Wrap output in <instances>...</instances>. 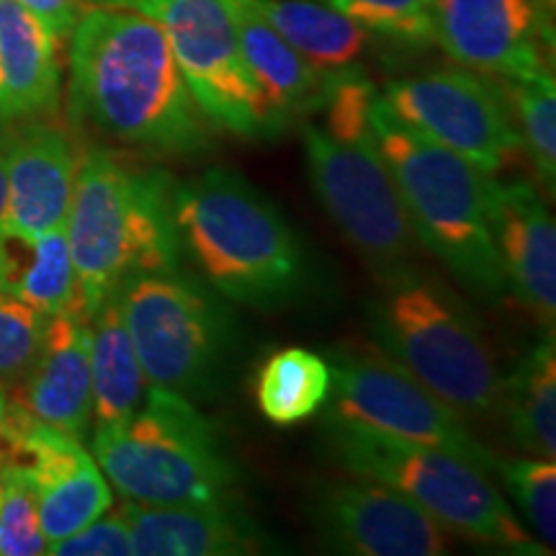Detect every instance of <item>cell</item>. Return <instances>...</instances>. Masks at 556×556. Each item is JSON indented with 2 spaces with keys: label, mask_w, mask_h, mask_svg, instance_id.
<instances>
[{
  "label": "cell",
  "mask_w": 556,
  "mask_h": 556,
  "mask_svg": "<svg viewBox=\"0 0 556 556\" xmlns=\"http://www.w3.org/2000/svg\"><path fill=\"white\" fill-rule=\"evenodd\" d=\"M70 122L155 155L193 157L212 144L155 21L116 5L83 9L70 34Z\"/></svg>",
  "instance_id": "6da1fadb"
},
{
  "label": "cell",
  "mask_w": 556,
  "mask_h": 556,
  "mask_svg": "<svg viewBox=\"0 0 556 556\" xmlns=\"http://www.w3.org/2000/svg\"><path fill=\"white\" fill-rule=\"evenodd\" d=\"M377 96L358 67L332 75L325 124H304L302 139L319 204L368 270L392 287L417 276V238L368 122Z\"/></svg>",
  "instance_id": "7a4b0ae2"
},
{
  "label": "cell",
  "mask_w": 556,
  "mask_h": 556,
  "mask_svg": "<svg viewBox=\"0 0 556 556\" xmlns=\"http://www.w3.org/2000/svg\"><path fill=\"white\" fill-rule=\"evenodd\" d=\"M173 191L168 170L135 168L109 148L83 152L65 235L88 319L129 276L180 266Z\"/></svg>",
  "instance_id": "3957f363"
},
{
  "label": "cell",
  "mask_w": 556,
  "mask_h": 556,
  "mask_svg": "<svg viewBox=\"0 0 556 556\" xmlns=\"http://www.w3.org/2000/svg\"><path fill=\"white\" fill-rule=\"evenodd\" d=\"M180 250L219 294L253 309L294 302L307 261L294 229L238 170L208 168L173 191Z\"/></svg>",
  "instance_id": "277c9868"
},
{
  "label": "cell",
  "mask_w": 556,
  "mask_h": 556,
  "mask_svg": "<svg viewBox=\"0 0 556 556\" xmlns=\"http://www.w3.org/2000/svg\"><path fill=\"white\" fill-rule=\"evenodd\" d=\"M368 122L417 242L446 263L467 289L500 302L507 283L486 217L492 176L407 127L381 96L374 99Z\"/></svg>",
  "instance_id": "5b68a950"
},
{
  "label": "cell",
  "mask_w": 556,
  "mask_h": 556,
  "mask_svg": "<svg viewBox=\"0 0 556 556\" xmlns=\"http://www.w3.org/2000/svg\"><path fill=\"white\" fill-rule=\"evenodd\" d=\"M93 458L135 505L219 503L240 490V469L217 426L189 397L155 384L135 415L96 428Z\"/></svg>",
  "instance_id": "8992f818"
},
{
  "label": "cell",
  "mask_w": 556,
  "mask_h": 556,
  "mask_svg": "<svg viewBox=\"0 0 556 556\" xmlns=\"http://www.w3.org/2000/svg\"><path fill=\"white\" fill-rule=\"evenodd\" d=\"M325 448L348 475L392 486L443 531L513 554H544L484 469L448 451L325 420Z\"/></svg>",
  "instance_id": "52a82bcc"
},
{
  "label": "cell",
  "mask_w": 556,
  "mask_h": 556,
  "mask_svg": "<svg viewBox=\"0 0 556 556\" xmlns=\"http://www.w3.org/2000/svg\"><path fill=\"white\" fill-rule=\"evenodd\" d=\"M384 289L368 312L381 351L458 415H495V358L462 304L417 276Z\"/></svg>",
  "instance_id": "ba28073f"
},
{
  "label": "cell",
  "mask_w": 556,
  "mask_h": 556,
  "mask_svg": "<svg viewBox=\"0 0 556 556\" xmlns=\"http://www.w3.org/2000/svg\"><path fill=\"white\" fill-rule=\"evenodd\" d=\"M148 384L199 397L217 384L229 348L225 309L193 278L173 270L129 276L116 289Z\"/></svg>",
  "instance_id": "9c48e42d"
},
{
  "label": "cell",
  "mask_w": 556,
  "mask_h": 556,
  "mask_svg": "<svg viewBox=\"0 0 556 556\" xmlns=\"http://www.w3.org/2000/svg\"><path fill=\"white\" fill-rule=\"evenodd\" d=\"M325 420L426 443L495 471L497 456L471 433L467 417L438 400L397 361L371 351H336Z\"/></svg>",
  "instance_id": "30bf717a"
},
{
  "label": "cell",
  "mask_w": 556,
  "mask_h": 556,
  "mask_svg": "<svg viewBox=\"0 0 556 556\" xmlns=\"http://www.w3.org/2000/svg\"><path fill=\"white\" fill-rule=\"evenodd\" d=\"M116 5L155 21L201 114L214 129L263 137L261 96L242 60L225 0H86Z\"/></svg>",
  "instance_id": "8fae6325"
},
{
  "label": "cell",
  "mask_w": 556,
  "mask_h": 556,
  "mask_svg": "<svg viewBox=\"0 0 556 556\" xmlns=\"http://www.w3.org/2000/svg\"><path fill=\"white\" fill-rule=\"evenodd\" d=\"M381 101L397 119L492 176L523 150L510 103L475 70H430L389 80Z\"/></svg>",
  "instance_id": "7c38bea8"
},
{
  "label": "cell",
  "mask_w": 556,
  "mask_h": 556,
  "mask_svg": "<svg viewBox=\"0 0 556 556\" xmlns=\"http://www.w3.org/2000/svg\"><path fill=\"white\" fill-rule=\"evenodd\" d=\"M0 467L18 469L31 484L47 546L93 523L114 503L109 479L80 438L21 405L5 409L0 422Z\"/></svg>",
  "instance_id": "4fadbf2b"
},
{
  "label": "cell",
  "mask_w": 556,
  "mask_h": 556,
  "mask_svg": "<svg viewBox=\"0 0 556 556\" xmlns=\"http://www.w3.org/2000/svg\"><path fill=\"white\" fill-rule=\"evenodd\" d=\"M319 544L351 556L446 554V531L405 495L351 475L319 482L307 505Z\"/></svg>",
  "instance_id": "5bb4252c"
},
{
  "label": "cell",
  "mask_w": 556,
  "mask_h": 556,
  "mask_svg": "<svg viewBox=\"0 0 556 556\" xmlns=\"http://www.w3.org/2000/svg\"><path fill=\"white\" fill-rule=\"evenodd\" d=\"M544 13L541 0H433L430 39L486 78H533L548 73Z\"/></svg>",
  "instance_id": "9a60e30c"
},
{
  "label": "cell",
  "mask_w": 556,
  "mask_h": 556,
  "mask_svg": "<svg viewBox=\"0 0 556 556\" xmlns=\"http://www.w3.org/2000/svg\"><path fill=\"white\" fill-rule=\"evenodd\" d=\"M5 176V222L24 232L65 227L78 155L73 139L45 119H18L0 131Z\"/></svg>",
  "instance_id": "2e32d148"
},
{
  "label": "cell",
  "mask_w": 556,
  "mask_h": 556,
  "mask_svg": "<svg viewBox=\"0 0 556 556\" xmlns=\"http://www.w3.org/2000/svg\"><path fill=\"white\" fill-rule=\"evenodd\" d=\"M486 217L507 289L552 330L556 317V227L526 180L492 178Z\"/></svg>",
  "instance_id": "e0dca14e"
},
{
  "label": "cell",
  "mask_w": 556,
  "mask_h": 556,
  "mask_svg": "<svg viewBox=\"0 0 556 556\" xmlns=\"http://www.w3.org/2000/svg\"><path fill=\"white\" fill-rule=\"evenodd\" d=\"M119 513L137 556H248L274 548L238 497L197 505H135L124 500Z\"/></svg>",
  "instance_id": "ac0fdd59"
},
{
  "label": "cell",
  "mask_w": 556,
  "mask_h": 556,
  "mask_svg": "<svg viewBox=\"0 0 556 556\" xmlns=\"http://www.w3.org/2000/svg\"><path fill=\"white\" fill-rule=\"evenodd\" d=\"M18 405L37 420L86 438L93 417L90 319L80 307L47 317L37 358L18 381Z\"/></svg>",
  "instance_id": "d6986e66"
},
{
  "label": "cell",
  "mask_w": 556,
  "mask_h": 556,
  "mask_svg": "<svg viewBox=\"0 0 556 556\" xmlns=\"http://www.w3.org/2000/svg\"><path fill=\"white\" fill-rule=\"evenodd\" d=\"M250 78L261 96L263 137L281 135L289 124L323 111L328 78L309 65L255 13L245 0H225Z\"/></svg>",
  "instance_id": "ffe728a7"
},
{
  "label": "cell",
  "mask_w": 556,
  "mask_h": 556,
  "mask_svg": "<svg viewBox=\"0 0 556 556\" xmlns=\"http://www.w3.org/2000/svg\"><path fill=\"white\" fill-rule=\"evenodd\" d=\"M60 41L41 21L0 0V122L45 119L60 103Z\"/></svg>",
  "instance_id": "44dd1931"
},
{
  "label": "cell",
  "mask_w": 556,
  "mask_h": 556,
  "mask_svg": "<svg viewBox=\"0 0 556 556\" xmlns=\"http://www.w3.org/2000/svg\"><path fill=\"white\" fill-rule=\"evenodd\" d=\"M0 291L45 315L80 307L65 227L24 232L0 222Z\"/></svg>",
  "instance_id": "7402d4cb"
},
{
  "label": "cell",
  "mask_w": 556,
  "mask_h": 556,
  "mask_svg": "<svg viewBox=\"0 0 556 556\" xmlns=\"http://www.w3.org/2000/svg\"><path fill=\"white\" fill-rule=\"evenodd\" d=\"M258 16L325 78L356 67L366 31L328 0H245Z\"/></svg>",
  "instance_id": "603a6c76"
},
{
  "label": "cell",
  "mask_w": 556,
  "mask_h": 556,
  "mask_svg": "<svg viewBox=\"0 0 556 556\" xmlns=\"http://www.w3.org/2000/svg\"><path fill=\"white\" fill-rule=\"evenodd\" d=\"M90 377L96 428L127 420L137 413L148 392V379L124 325L116 291L90 317Z\"/></svg>",
  "instance_id": "cb8c5ba5"
},
{
  "label": "cell",
  "mask_w": 556,
  "mask_h": 556,
  "mask_svg": "<svg viewBox=\"0 0 556 556\" xmlns=\"http://www.w3.org/2000/svg\"><path fill=\"white\" fill-rule=\"evenodd\" d=\"M497 413L526 454L556 462V345L548 332L500 379Z\"/></svg>",
  "instance_id": "d4e9b609"
},
{
  "label": "cell",
  "mask_w": 556,
  "mask_h": 556,
  "mask_svg": "<svg viewBox=\"0 0 556 556\" xmlns=\"http://www.w3.org/2000/svg\"><path fill=\"white\" fill-rule=\"evenodd\" d=\"M330 364L307 348H283L261 366L255 379L258 409L274 426L289 428L325 407Z\"/></svg>",
  "instance_id": "484cf974"
},
{
  "label": "cell",
  "mask_w": 556,
  "mask_h": 556,
  "mask_svg": "<svg viewBox=\"0 0 556 556\" xmlns=\"http://www.w3.org/2000/svg\"><path fill=\"white\" fill-rule=\"evenodd\" d=\"M520 144L548 193L556 186V83L552 70L523 80H503Z\"/></svg>",
  "instance_id": "4316f807"
},
{
  "label": "cell",
  "mask_w": 556,
  "mask_h": 556,
  "mask_svg": "<svg viewBox=\"0 0 556 556\" xmlns=\"http://www.w3.org/2000/svg\"><path fill=\"white\" fill-rule=\"evenodd\" d=\"M495 475L503 477L528 526L546 548L556 544V464L548 458H497Z\"/></svg>",
  "instance_id": "83f0119b"
},
{
  "label": "cell",
  "mask_w": 556,
  "mask_h": 556,
  "mask_svg": "<svg viewBox=\"0 0 556 556\" xmlns=\"http://www.w3.org/2000/svg\"><path fill=\"white\" fill-rule=\"evenodd\" d=\"M47 554L31 484L13 467H0V556Z\"/></svg>",
  "instance_id": "f1b7e54d"
},
{
  "label": "cell",
  "mask_w": 556,
  "mask_h": 556,
  "mask_svg": "<svg viewBox=\"0 0 556 556\" xmlns=\"http://www.w3.org/2000/svg\"><path fill=\"white\" fill-rule=\"evenodd\" d=\"M366 34L397 41H430L433 0H328Z\"/></svg>",
  "instance_id": "f546056e"
},
{
  "label": "cell",
  "mask_w": 556,
  "mask_h": 556,
  "mask_svg": "<svg viewBox=\"0 0 556 556\" xmlns=\"http://www.w3.org/2000/svg\"><path fill=\"white\" fill-rule=\"evenodd\" d=\"M45 312L0 291V381L18 384L37 358L47 328Z\"/></svg>",
  "instance_id": "4dcf8cb0"
},
{
  "label": "cell",
  "mask_w": 556,
  "mask_h": 556,
  "mask_svg": "<svg viewBox=\"0 0 556 556\" xmlns=\"http://www.w3.org/2000/svg\"><path fill=\"white\" fill-rule=\"evenodd\" d=\"M54 556H131V536L127 520L119 510L114 516L103 513L80 531L47 546Z\"/></svg>",
  "instance_id": "1f68e13d"
},
{
  "label": "cell",
  "mask_w": 556,
  "mask_h": 556,
  "mask_svg": "<svg viewBox=\"0 0 556 556\" xmlns=\"http://www.w3.org/2000/svg\"><path fill=\"white\" fill-rule=\"evenodd\" d=\"M16 3L34 13L58 37V41L70 39L75 21L86 9V0H16Z\"/></svg>",
  "instance_id": "d6a6232c"
},
{
  "label": "cell",
  "mask_w": 556,
  "mask_h": 556,
  "mask_svg": "<svg viewBox=\"0 0 556 556\" xmlns=\"http://www.w3.org/2000/svg\"><path fill=\"white\" fill-rule=\"evenodd\" d=\"M0 222H5V176L0 168Z\"/></svg>",
  "instance_id": "836d02e7"
},
{
  "label": "cell",
  "mask_w": 556,
  "mask_h": 556,
  "mask_svg": "<svg viewBox=\"0 0 556 556\" xmlns=\"http://www.w3.org/2000/svg\"><path fill=\"white\" fill-rule=\"evenodd\" d=\"M5 409H9V405H5V394H3V389H0V422H3Z\"/></svg>",
  "instance_id": "e575fe53"
},
{
  "label": "cell",
  "mask_w": 556,
  "mask_h": 556,
  "mask_svg": "<svg viewBox=\"0 0 556 556\" xmlns=\"http://www.w3.org/2000/svg\"><path fill=\"white\" fill-rule=\"evenodd\" d=\"M541 3H544V9L552 13L554 11V5H556V0H541Z\"/></svg>",
  "instance_id": "d590c367"
}]
</instances>
